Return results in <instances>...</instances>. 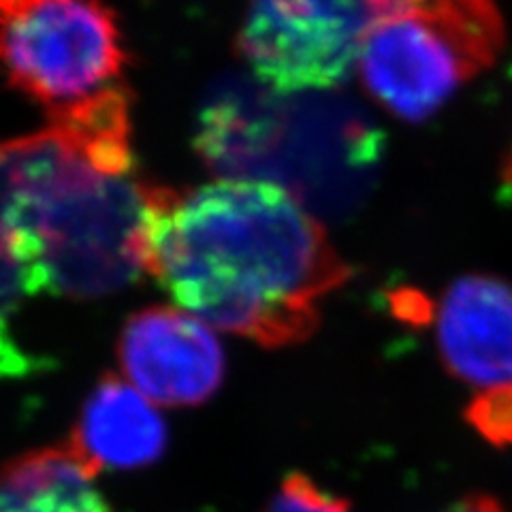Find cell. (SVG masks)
I'll use <instances>...</instances> for the list:
<instances>
[{"label": "cell", "instance_id": "cell-1", "mask_svg": "<svg viewBox=\"0 0 512 512\" xmlns=\"http://www.w3.org/2000/svg\"><path fill=\"white\" fill-rule=\"evenodd\" d=\"M146 274L205 325L267 348L306 342L318 306L348 278L325 229L269 180L160 186Z\"/></svg>", "mask_w": 512, "mask_h": 512}, {"label": "cell", "instance_id": "cell-2", "mask_svg": "<svg viewBox=\"0 0 512 512\" xmlns=\"http://www.w3.org/2000/svg\"><path fill=\"white\" fill-rule=\"evenodd\" d=\"M131 133V94L116 86L5 141L9 222L37 295L101 299L146 274L160 186L139 178Z\"/></svg>", "mask_w": 512, "mask_h": 512}, {"label": "cell", "instance_id": "cell-3", "mask_svg": "<svg viewBox=\"0 0 512 512\" xmlns=\"http://www.w3.org/2000/svg\"><path fill=\"white\" fill-rule=\"evenodd\" d=\"M359 71L393 116L419 122L498 56L504 30L493 0H374Z\"/></svg>", "mask_w": 512, "mask_h": 512}, {"label": "cell", "instance_id": "cell-4", "mask_svg": "<svg viewBox=\"0 0 512 512\" xmlns=\"http://www.w3.org/2000/svg\"><path fill=\"white\" fill-rule=\"evenodd\" d=\"M124 67L105 0H0V71L50 114L120 86Z\"/></svg>", "mask_w": 512, "mask_h": 512}, {"label": "cell", "instance_id": "cell-5", "mask_svg": "<svg viewBox=\"0 0 512 512\" xmlns=\"http://www.w3.org/2000/svg\"><path fill=\"white\" fill-rule=\"evenodd\" d=\"M374 18V0H250L239 52L278 92L327 90L359 64Z\"/></svg>", "mask_w": 512, "mask_h": 512}, {"label": "cell", "instance_id": "cell-6", "mask_svg": "<svg viewBox=\"0 0 512 512\" xmlns=\"http://www.w3.org/2000/svg\"><path fill=\"white\" fill-rule=\"evenodd\" d=\"M118 359L124 380L167 408L205 404L224 378V352L210 325L175 308H148L128 318Z\"/></svg>", "mask_w": 512, "mask_h": 512}, {"label": "cell", "instance_id": "cell-7", "mask_svg": "<svg viewBox=\"0 0 512 512\" xmlns=\"http://www.w3.org/2000/svg\"><path fill=\"white\" fill-rule=\"evenodd\" d=\"M436 331L457 378L485 393L512 387V286L487 276L457 280L440 301Z\"/></svg>", "mask_w": 512, "mask_h": 512}, {"label": "cell", "instance_id": "cell-8", "mask_svg": "<svg viewBox=\"0 0 512 512\" xmlns=\"http://www.w3.org/2000/svg\"><path fill=\"white\" fill-rule=\"evenodd\" d=\"M167 425L148 397L107 374L86 399L69 444L96 470L150 466L167 448Z\"/></svg>", "mask_w": 512, "mask_h": 512}, {"label": "cell", "instance_id": "cell-9", "mask_svg": "<svg viewBox=\"0 0 512 512\" xmlns=\"http://www.w3.org/2000/svg\"><path fill=\"white\" fill-rule=\"evenodd\" d=\"M96 474L69 442L28 451L0 468V512H111Z\"/></svg>", "mask_w": 512, "mask_h": 512}, {"label": "cell", "instance_id": "cell-10", "mask_svg": "<svg viewBox=\"0 0 512 512\" xmlns=\"http://www.w3.org/2000/svg\"><path fill=\"white\" fill-rule=\"evenodd\" d=\"M13 171L5 141L0 143V376H20L35 363L13 333L15 318L28 297H35L30 271L22 259L18 239L9 222Z\"/></svg>", "mask_w": 512, "mask_h": 512}, {"label": "cell", "instance_id": "cell-11", "mask_svg": "<svg viewBox=\"0 0 512 512\" xmlns=\"http://www.w3.org/2000/svg\"><path fill=\"white\" fill-rule=\"evenodd\" d=\"M261 512H350L344 498L329 493L306 474L291 472Z\"/></svg>", "mask_w": 512, "mask_h": 512}, {"label": "cell", "instance_id": "cell-12", "mask_svg": "<svg viewBox=\"0 0 512 512\" xmlns=\"http://www.w3.org/2000/svg\"><path fill=\"white\" fill-rule=\"evenodd\" d=\"M468 419L495 444L512 442V387L480 395L468 410Z\"/></svg>", "mask_w": 512, "mask_h": 512}, {"label": "cell", "instance_id": "cell-13", "mask_svg": "<svg viewBox=\"0 0 512 512\" xmlns=\"http://www.w3.org/2000/svg\"><path fill=\"white\" fill-rule=\"evenodd\" d=\"M446 512H502V508L491 498H468Z\"/></svg>", "mask_w": 512, "mask_h": 512}]
</instances>
